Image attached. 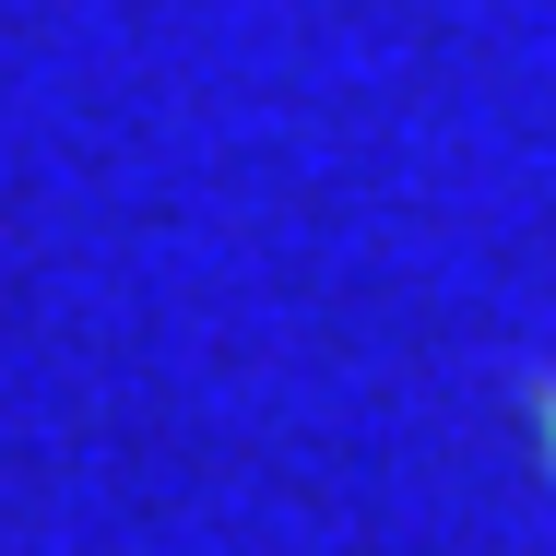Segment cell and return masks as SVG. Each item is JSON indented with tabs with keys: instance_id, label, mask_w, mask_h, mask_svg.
Returning <instances> with one entry per match:
<instances>
[{
	"instance_id": "obj_1",
	"label": "cell",
	"mask_w": 556,
	"mask_h": 556,
	"mask_svg": "<svg viewBox=\"0 0 556 556\" xmlns=\"http://www.w3.org/2000/svg\"><path fill=\"white\" fill-rule=\"evenodd\" d=\"M545 450H556V427H545Z\"/></svg>"
}]
</instances>
